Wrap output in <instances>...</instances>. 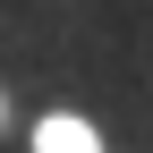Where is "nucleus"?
<instances>
[{"mask_svg": "<svg viewBox=\"0 0 153 153\" xmlns=\"http://www.w3.org/2000/svg\"><path fill=\"white\" fill-rule=\"evenodd\" d=\"M34 153H102V136H94L85 119H43L34 128Z\"/></svg>", "mask_w": 153, "mask_h": 153, "instance_id": "obj_1", "label": "nucleus"}]
</instances>
